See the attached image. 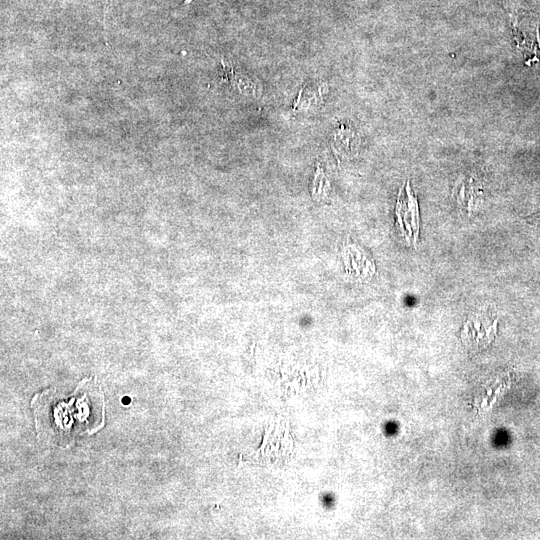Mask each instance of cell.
Masks as SVG:
<instances>
[{"label":"cell","mask_w":540,"mask_h":540,"mask_svg":"<svg viewBox=\"0 0 540 540\" xmlns=\"http://www.w3.org/2000/svg\"><path fill=\"white\" fill-rule=\"evenodd\" d=\"M95 379H85L68 396L49 389L37 394L31 405L39 436L59 444L99 430L104 422V401Z\"/></svg>","instance_id":"6da1fadb"},{"label":"cell","mask_w":540,"mask_h":540,"mask_svg":"<svg viewBox=\"0 0 540 540\" xmlns=\"http://www.w3.org/2000/svg\"><path fill=\"white\" fill-rule=\"evenodd\" d=\"M396 225L408 244L416 247L419 235V207L409 181L401 188L396 203Z\"/></svg>","instance_id":"7a4b0ae2"}]
</instances>
